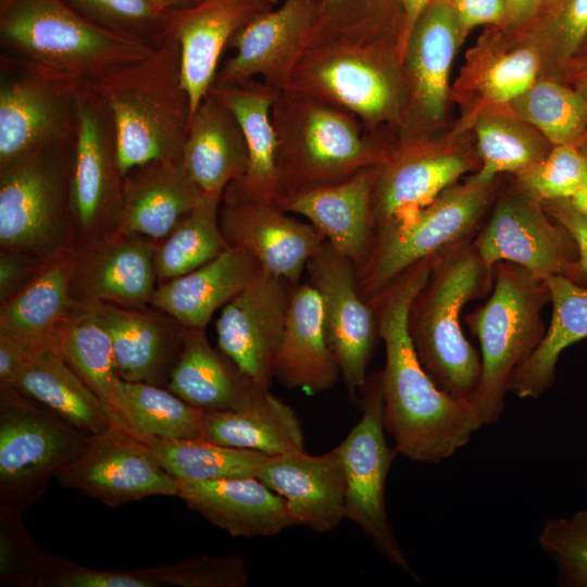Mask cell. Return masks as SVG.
<instances>
[{
	"mask_svg": "<svg viewBox=\"0 0 587 587\" xmlns=\"http://www.w3.org/2000/svg\"><path fill=\"white\" fill-rule=\"evenodd\" d=\"M437 260L417 264L369 302L386 353L380 372L385 429L399 454L423 463L448 459L483 426L471 401L452 397L433 382L409 332L411 303Z\"/></svg>",
	"mask_w": 587,
	"mask_h": 587,
	"instance_id": "cell-1",
	"label": "cell"
},
{
	"mask_svg": "<svg viewBox=\"0 0 587 587\" xmlns=\"http://www.w3.org/2000/svg\"><path fill=\"white\" fill-rule=\"evenodd\" d=\"M391 28L401 33L396 23L360 9L317 11L285 89L351 112L369 132L398 120L403 55L379 38L380 32Z\"/></svg>",
	"mask_w": 587,
	"mask_h": 587,
	"instance_id": "cell-2",
	"label": "cell"
},
{
	"mask_svg": "<svg viewBox=\"0 0 587 587\" xmlns=\"http://www.w3.org/2000/svg\"><path fill=\"white\" fill-rule=\"evenodd\" d=\"M88 84L110 112L123 176L147 162L183 155L191 113L179 47L172 35L166 34L148 57Z\"/></svg>",
	"mask_w": 587,
	"mask_h": 587,
	"instance_id": "cell-3",
	"label": "cell"
},
{
	"mask_svg": "<svg viewBox=\"0 0 587 587\" xmlns=\"http://www.w3.org/2000/svg\"><path fill=\"white\" fill-rule=\"evenodd\" d=\"M272 120L279 199L347 180L389 150L351 112L303 92L280 90Z\"/></svg>",
	"mask_w": 587,
	"mask_h": 587,
	"instance_id": "cell-4",
	"label": "cell"
},
{
	"mask_svg": "<svg viewBox=\"0 0 587 587\" xmlns=\"http://www.w3.org/2000/svg\"><path fill=\"white\" fill-rule=\"evenodd\" d=\"M492 283L494 270L471 240L436 261L410 307L409 332L421 364L437 387L458 399L471 401L482 375L480 354L465 338L460 315Z\"/></svg>",
	"mask_w": 587,
	"mask_h": 587,
	"instance_id": "cell-5",
	"label": "cell"
},
{
	"mask_svg": "<svg viewBox=\"0 0 587 587\" xmlns=\"http://www.w3.org/2000/svg\"><path fill=\"white\" fill-rule=\"evenodd\" d=\"M0 36L10 57L77 84L141 60L155 46L100 25L63 0H5Z\"/></svg>",
	"mask_w": 587,
	"mask_h": 587,
	"instance_id": "cell-6",
	"label": "cell"
},
{
	"mask_svg": "<svg viewBox=\"0 0 587 587\" xmlns=\"http://www.w3.org/2000/svg\"><path fill=\"white\" fill-rule=\"evenodd\" d=\"M547 302L545 279L520 265L499 262L494 266L491 295L465 317L480 347L482 375L471 402L483 425L500 419L514 372L542 339L541 310Z\"/></svg>",
	"mask_w": 587,
	"mask_h": 587,
	"instance_id": "cell-7",
	"label": "cell"
},
{
	"mask_svg": "<svg viewBox=\"0 0 587 587\" xmlns=\"http://www.w3.org/2000/svg\"><path fill=\"white\" fill-rule=\"evenodd\" d=\"M494 184L473 175L412 216L378 227L365 261L355 268L363 299L370 302L417 264L473 240L492 201Z\"/></svg>",
	"mask_w": 587,
	"mask_h": 587,
	"instance_id": "cell-8",
	"label": "cell"
},
{
	"mask_svg": "<svg viewBox=\"0 0 587 587\" xmlns=\"http://www.w3.org/2000/svg\"><path fill=\"white\" fill-rule=\"evenodd\" d=\"M73 135L0 166V246L48 262L77 246L70 207Z\"/></svg>",
	"mask_w": 587,
	"mask_h": 587,
	"instance_id": "cell-9",
	"label": "cell"
},
{
	"mask_svg": "<svg viewBox=\"0 0 587 587\" xmlns=\"http://www.w3.org/2000/svg\"><path fill=\"white\" fill-rule=\"evenodd\" d=\"M89 436L14 388H0V511L22 513Z\"/></svg>",
	"mask_w": 587,
	"mask_h": 587,
	"instance_id": "cell-10",
	"label": "cell"
},
{
	"mask_svg": "<svg viewBox=\"0 0 587 587\" xmlns=\"http://www.w3.org/2000/svg\"><path fill=\"white\" fill-rule=\"evenodd\" d=\"M68 186L77 245L118 229L124 176L113 123L105 103L88 83L76 96Z\"/></svg>",
	"mask_w": 587,
	"mask_h": 587,
	"instance_id": "cell-11",
	"label": "cell"
},
{
	"mask_svg": "<svg viewBox=\"0 0 587 587\" xmlns=\"http://www.w3.org/2000/svg\"><path fill=\"white\" fill-rule=\"evenodd\" d=\"M360 392L361 417L338 445L346 475L345 515L388 561L413 575L385 508V484L398 452L385 437L380 372L367 375Z\"/></svg>",
	"mask_w": 587,
	"mask_h": 587,
	"instance_id": "cell-12",
	"label": "cell"
},
{
	"mask_svg": "<svg viewBox=\"0 0 587 587\" xmlns=\"http://www.w3.org/2000/svg\"><path fill=\"white\" fill-rule=\"evenodd\" d=\"M82 85L2 55L0 166L72 137L76 96Z\"/></svg>",
	"mask_w": 587,
	"mask_h": 587,
	"instance_id": "cell-13",
	"label": "cell"
},
{
	"mask_svg": "<svg viewBox=\"0 0 587 587\" xmlns=\"http://www.w3.org/2000/svg\"><path fill=\"white\" fill-rule=\"evenodd\" d=\"M473 245L489 268L510 262L542 279L551 275L569 277L578 255L567 229L517 184L496 201Z\"/></svg>",
	"mask_w": 587,
	"mask_h": 587,
	"instance_id": "cell-14",
	"label": "cell"
},
{
	"mask_svg": "<svg viewBox=\"0 0 587 587\" xmlns=\"http://www.w3.org/2000/svg\"><path fill=\"white\" fill-rule=\"evenodd\" d=\"M305 271L307 282L321 298L328 346L338 361L349 399L355 402L379 337L374 309L358 289L355 265L326 240L310 258Z\"/></svg>",
	"mask_w": 587,
	"mask_h": 587,
	"instance_id": "cell-15",
	"label": "cell"
},
{
	"mask_svg": "<svg viewBox=\"0 0 587 587\" xmlns=\"http://www.w3.org/2000/svg\"><path fill=\"white\" fill-rule=\"evenodd\" d=\"M111 508L151 496H177L178 482L137 437L113 426L89 436L83 452L57 477Z\"/></svg>",
	"mask_w": 587,
	"mask_h": 587,
	"instance_id": "cell-16",
	"label": "cell"
},
{
	"mask_svg": "<svg viewBox=\"0 0 587 587\" xmlns=\"http://www.w3.org/2000/svg\"><path fill=\"white\" fill-rule=\"evenodd\" d=\"M295 285L262 271L216 320L218 350L258 387L268 390Z\"/></svg>",
	"mask_w": 587,
	"mask_h": 587,
	"instance_id": "cell-17",
	"label": "cell"
},
{
	"mask_svg": "<svg viewBox=\"0 0 587 587\" xmlns=\"http://www.w3.org/2000/svg\"><path fill=\"white\" fill-rule=\"evenodd\" d=\"M158 241L117 229L77 245L71 291L76 304L146 309L158 287Z\"/></svg>",
	"mask_w": 587,
	"mask_h": 587,
	"instance_id": "cell-18",
	"label": "cell"
},
{
	"mask_svg": "<svg viewBox=\"0 0 587 587\" xmlns=\"http://www.w3.org/2000/svg\"><path fill=\"white\" fill-rule=\"evenodd\" d=\"M288 214L275 202L223 192L218 220L229 247L247 251L263 271L297 285L326 238L311 223Z\"/></svg>",
	"mask_w": 587,
	"mask_h": 587,
	"instance_id": "cell-19",
	"label": "cell"
},
{
	"mask_svg": "<svg viewBox=\"0 0 587 587\" xmlns=\"http://www.w3.org/2000/svg\"><path fill=\"white\" fill-rule=\"evenodd\" d=\"M320 0H286L263 11L238 29L228 42L234 53L218 67L213 84L250 78L277 90L287 87L300 59Z\"/></svg>",
	"mask_w": 587,
	"mask_h": 587,
	"instance_id": "cell-20",
	"label": "cell"
},
{
	"mask_svg": "<svg viewBox=\"0 0 587 587\" xmlns=\"http://www.w3.org/2000/svg\"><path fill=\"white\" fill-rule=\"evenodd\" d=\"M473 163L465 154L423 142L389 149L376 165L373 191L374 232L404 220L454 185Z\"/></svg>",
	"mask_w": 587,
	"mask_h": 587,
	"instance_id": "cell-21",
	"label": "cell"
},
{
	"mask_svg": "<svg viewBox=\"0 0 587 587\" xmlns=\"http://www.w3.org/2000/svg\"><path fill=\"white\" fill-rule=\"evenodd\" d=\"M264 4L263 0H199L167 12L166 34L179 47L182 82L191 116L209 92L229 40L254 16L266 11Z\"/></svg>",
	"mask_w": 587,
	"mask_h": 587,
	"instance_id": "cell-22",
	"label": "cell"
},
{
	"mask_svg": "<svg viewBox=\"0 0 587 587\" xmlns=\"http://www.w3.org/2000/svg\"><path fill=\"white\" fill-rule=\"evenodd\" d=\"M257 477L285 499L297 525L326 533L346 519V475L338 446L320 455L304 450L268 455Z\"/></svg>",
	"mask_w": 587,
	"mask_h": 587,
	"instance_id": "cell-23",
	"label": "cell"
},
{
	"mask_svg": "<svg viewBox=\"0 0 587 587\" xmlns=\"http://www.w3.org/2000/svg\"><path fill=\"white\" fill-rule=\"evenodd\" d=\"M76 307L109 334L123 380L166 387L178 360L183 326L170 315L108 303Z\"/></svg>",
	"mask_w": 587,
	"mask_h": 587,
	"instance_id": "cell-24",
	"label": "cell"
},
{
	"mask_svg": "<svg viewBox=\"0 0 587 587\" xmlns=\"http://www.w3.org/2000/svg\"><path fill=\"white\" fill-rule=\"evenodd\" d=\"M376 166L341 183L280 198L285 212L308 218L341 255L358 268L374 236L373 191Z\"/></svg>",
	"mask_w": 587,
	"mask_h": 587,
	"instance_id": "cell-25",
	"label": "cell"
},
{
	"mask_svg": "<svg viewBox=\"0 0 587 587\" xmlns=\"http://www.w3.org/2000/svg\"><path fill=\"white\" fill-rule=\"evenodd\" d=\"M177 497L234 537H270L297 526L285 499L258 477L178 482Z\"/></svg>",
	"mask_w": 587,
	"mask_h": 587,
	"instance_id": "cell-26",
	"label": "cell"
},
{
	"mask_svg": "<svg viewBox=\"0 0 587 587\" xmlns=\"http://www.w3.org/2000/svg\"><path fill=\"white\" fill-rule=\"evenodd\" d=\"M203 193L187 172L183 155L138 165L124 176L118 229L160 241Z\"/></svg>",
	"mask_w": 587,
	"mask_h": 587,
	"instance_id": "cell-27",
	"label": "cell"
},
{
	"mask_svg": "<svg viewBox=\"0 0 587 587\" xmlns=\"http://www.w3.org/2000/svg\"><path fill=\"white\" fill-rule=\"evenodd\" d=\"M272 374L283 386L311 395L332 389L341 375L326 339L320 295L308 282L291 289Z\"/></svg>",
	"mask_w": 587,
	"mask_h": 587,
	"instance_id": "cell-28",
	"label": "cell"
},
{
	"mask_svg": "<svg viewBox=\"0 0 587 587\" xmlns=\"http://www.w3.org/2000/svg\"><path fill=\"white\" fill-rule=\"evenodd\" d=\"M210 91L222 99L236 116L248 150V165L243 176L230 183L224 193L276 203L280 192L272 108L280 90L261 79L250 78L212 84Z\"/></svg>",
	"mask_w": 587,
	"mask_h": 587,
	"instance_id": "cell-29",
	"label": "cell"
},
{
	"mask_svg": "<svg viewBox=\"0 0 587 587\" xmlns=\"http://www.w3.org/2000/svg\"><path fill=\"white\" fill-rule=\"evenodd\" d=\"M262 271L247 251L228 247L207 264L159 284L150 305L184 327L205 328L213 313L241 292Z\"/></svg>",
	"mask_w": 587,
	"mask_h": 587,
	"instance_id": "cell-30",
	"label": "cell"
},
{
	"mask_svg": "<svg viewBox=\"0 0 587 587\" xmlns=\"http://www.w3.org/2000/svg\"><path fill=\"white\" fill-rule=\"evenodd\" d=\"M463 36L447 2L433 0L405 45L403 67L413 105L429 122L445 112L451 64Z\"/></svg>",
	"mask_w": 587,
	"mask_h": 587,
	"instance_id": "cell-31",
	"label": "cell"
},
{
	"mask_svg": "<svg viewBox=\"0 0 587 587\" xmlns=\"http://www.w3.org/2000/svg\"><path fill=\"white\" fill-rule=\"evenodd\" d=\"M166 388L203 411L239 410L268 391L213 349L204 328L184 326L182 350Z\"/></svg>",
	"mask_w": 587,
	"mask_h": 587,
	"instance_id": "cell-32",
	"label": "cell"
},
{
	"mask_svg": "<svg viewBox=\"0 0 587 587\" xmlns=\"http://www.w3.org/2000/svg\"><path fill=\"white\" fill-rule=\"evenodd\" d=\"M76 250L77 246L48 261L29 284L1 303L0 333L30 351L51 348L58 329L76 308L71 291Z\"/></svg>",
	"mask_w": 587,
	"mask_h": 587,
	"instance_id": "cell-33",
	"label": "cell"
},
{
	"mask_svg": "<svg viewBox=\"0 0 587 587\" xmlns=\"http://www.w3.org/2000/svg\"><path fill=\"white\" fill-rule=\"evenodd\" d=\"M183 161L205 193L223 195L247 170L248 150L240 125L226 103L210 90L190 118Z\"/></svg>",
	"mask_w": 587,
	"mask_h": 587,
	"instance_id": "cell-34",
	"label": "cell"
},
{
	"mask_svg": "<svg viewBox=\"0 0 587 587\" xmlns=\"http://www.w3.org/2000/svg\"><path fill=\"white\" fill-rule=\"evenodd\" d=\"M50 349L97 396L114 425L139 439L107 330L76 307L58 329Z\"/></svg>",
	"mask_w": 587,
	"mask_h": 587,
	"instance_id": "cell-35",
	"label": "cell"
},
{
	"mask_svg": "<svg viewBox=\"0 0 587 587\" xmlns=\"http://www.w3.org/2000/svg\"><path fill=\"white\" fill-rule=\"evenodd\" d=\"M12 388L88 436L115 426L101 401L54 350H28Z\"/></svg>",
	"mask_w": 587,
	"mask_h": 587,
	"instance_id": "cell-36",
	"label": "cell"
},
{
	"mask_svg": "<svg viewBox=\"0 0 587 587\" xmlns=\"http://www.w3.org/2000/svg\"><path fill=\"white\" fill-rule=\"evenodd\" d=\"M545 283L552 303L549 327L510 383L509 391L523 399L542 396L555 380L562 351L587 338V286L564 275L548 276Z\"/></svg>",
	"mask_w": 587,
	"mask_h": 587,
	"instance_id": "cell-37",
	"label": "cell"
},
{
	"mask_svg": "<svg viewBox=\"0 0 587 587\" xmlns=\"http://www.w3.org/2000/svg\"><path fill=\"white\" fill-rule=\"evenodd\" d=\"M202 438L268 455L304 450L303 430L295 410L268 391L239 410L204 411Z\"/></svg>",
	"mask_w": 587,
	"mask_h": 587,
	"instance_id": "cell-38",
	"label": "cell"
},
{
	"mask_svg": "<svg viewBox=\"0 0 587 587\" xmlns=\"http://www.w3.org/2000/svg\"><path fill=\"white\" fill-rule=\"evenodd\" d=\"M151 455L177 482L257 477L268 454L199 439L145 436Z\"/></svg>",
	"mask_w": 587,
	"mask_h": 587,
	"instance_id": "cell-39",
	"label": "cell"
},
{
	"mask_svg": "<svg viewBox=\"0 0 587 587\" xmlns=\"http://www.w3.org/2000/svg\"><path fill=\"white\" fill-rule=\"evenodd\" d=\"M222 196L204 192L175 228L158 241L154 253L158 284L207 264L229 247L220 227Z\"/></svg>",
	"mask_w": 587,
	"mask_h": 587,
	"instance_id": "cell-40",
	"label": "cell"
},
{
	"mask_svg": "<svg viewBox=\"0 0 587 587\" xmlns=\"http://www.w3.org/2000/svg\"><path fill=\"white\" fill-rule=\"evenodd\" d=\"M508 104L516 118L536 128L552 146L579 148L587 136V100L564 82L536 79Z\"/></svg>",
	"mask_w": 587,
	"mask_h": 587,
	"instance_id": "cell-41",
	"label": "cell"
},
{
	"mask_svg": "<svg viewBox=\"0 0 587 587\" xmlns=\"http://www.w3.org/2000/svg\"><path fill=\"white\" fill-rule=\"evenodd\" d=\"M480 167L474 175L490 183L502 173L517 174L540 161L552 145L527 124L499 113L482 112L475 124Z\"/></svg>",
	"mask_w": 587,
	"mask_h": 587,
	"instance_id": "cell-42",
	"label": "cell"
},
{
	"mask_svg": "<svg viewBox=\"0 0 587 587\" xmlns=\"http://www.w3.org/2000/svg\"><path fill=\"white\" fill-rule=\"evenodd\" d=\"M517 29L569 78L587 52V0H542Z\"/></svg>",
	"mask_w": 587,
	"mask_h": 587,
	"instance_id": "cell-43",
	"label": "cell"
},
{
	"mask_svg": "<svg viewBox=\"0 0 587 587\" xmlns=\"http://www.w3.org/2000/svg\"><path fill=\"white\" fill-rule=\"evenodd\" d=\"M123 388L139 435L173 439L203 436L204 411L166 387L123 380Z\"/></svg>",
	"mask_w": 587,
	"mask_h": 587,
	"instance_id": "cell-44",
	"label": "cell"
},
{
	"mask_svg": "<svg viewBox=\"0 0 587 587\" xmlns=\"http://www.w3.org/2000/svg\"><path fill=\"white\" fill-rule=\"evenodd\" d=\"M50 559L26 528L22 513L0 511L1 587H41Z\"/></svg>",
	"mask_w": 587,
	"mask_h": 587,
	"instance_id": "cell-45",
	"label": "cell"
},
{
	"mask_svg": "<svg viewBox=\"0 0 587 587\" xmlns=\"http://www.w3.org/2000/svg\"><path fill=\"white\" fill-rule=\"evenodd\" d=\"M538 544L554 563L559 585L587 587V510L546 521Z\"/></svg>",
	"mask_w": 587,
	"mask_h": 587,
	"instance_id": "cell-46",
	"label": "cell"
},
{
	"mask_svg": "<svg viewBox=\"0 0 587 587\" xmlns=\"http://www.w3.org/2000/svg\"><path fill=\"white\" fill-rule=\"evenodd\" d=\"M515 175L516 184L540 201L571 199L587 175V158L576 146L555 145Z\"/></svg>",
	"mask_w": 587,
	"mask_h": 587,
	"instance_id": "cell-47",
	"label": "cell"
},
{
	"mask_svg": "<svg viewBox=\"0 0 587 587\" xmlns=\"http://www.w3.org/2000/svg\"><path fill=\"white\" fill-rule=\"evenodd\" d=\"M139 570L159 587H245L248 584L245 562L233 554H202L173 565L162 564Z\"/></svg>",
	"mask_w": 587,
	"mask_h": 587,
	"instance_id": "cell-48",
	"label": "cell"
},
{
	"mask_svg": "<svg viewBox=\"0 0 587 587\" xmlns=\"http://www.w3.org/2000/svg\"><path fill=\"white\" fill-rule=\"evenodd\" d=\"M530 47L532 43L520 46L488 63L477 83L485 101L491 104L509 103L537 79L541 57Z\"/></svg>",
	"mask_w": 587,
	"mask_h": 587,
	"instance_id": "cell-49",
	"label": "cell"
},
{
	"mask_svg": "<svg viewBox=\"0 0 587 587\" xmlns=\"http://www.w3.org/2000/svg\"><path fill=\"white\" fill-rule=\"evenodd\" d=\"M105 27L157 45L166 35V11L147 0H73Z\"/></svg>",
	"mask_w": 587,
	"mask_h": 587,
	"instance_id": "cell-50",
	"label": "cell"
},
{
	"mask_svg": "<svg viewBox=\"0 0 587 587\" xmlns=\"http://www.w3.org/2000/svg\"><path fill=\"white\" fill-rule=\"evenodd\" d=\"M41 587H159L139 569L98 570L51 554Z\"/></svg>",
	"mask_w": 587,
	"mask_h": 587,
	"instance_id": "cell-51",
	"label": "cell"
},
{
	"mask_svg": "<svg viewBox=\"0 0 587 587\" xmlns=\"http://www.w3.org/2000/svg\"><path fill=\"white\" fill-rule=\"evenodd\" d=\"M546 212L572 235L577 260L570 274L574 282L587 286V216L577 211L570 199L541 201Z\"/></svg>",
	"mask_w": 587,
	"mask_h": 587,
	"instance_id": "cell-52",
	"label": "cell"
},
{
	"mask_svg": "<svg viewBox=\"0 0 587 587\" xmlns=\"http://www.w3.org/2000/svg\"><path fill=\"white\" fill-rule=\"evenodd\" d=\"M46 264L47 262L38 259L1 249L0 302L3 303L16 295L39 274Z\"/></svg>",
	"mask_w": 587,
	"mask_h": 587,
	"instance_id": "cell-53",
	"label": "cell"
},
{
	"mask_svg": "<svg viewBox=\"0 0 587 587\" xmlns=\"http://www.w3.org/2000/svg\"><path fill=\"white\" fill-rule=\"evenodd\" d=\"M463 36L479 25L504 26L507 0H449L447 2Z\"/></svg>",
	"mask_w": 587,
	"mask_h": 587,
	"instance_id": "cell-54",
	"label": "cell"
},
{
	"mask_svg": "<svg viewBox=\"0 0 587 587\" xmlns=\"http://www.w3.org/2000/svg\"><path fill=\"white\" fill-rule=\"evenodd\" d=\"M27 351L16 339L0 333V388H12Z\"/></svg>",
	"mask_w": 587,
	"mask_h": 587,
	"instance_id": "cell-55",
	"label": "cell"
},
{
	"mask_svg": "<svg viewBox=\"0 0 587 587\" xmlns=\"http://www.w3.org/2000/svg\"><path fill=\"white\" fill-rule=\"evenodd\" d=\"M542 0H507L504 29H517L537 11Z\"/></svg>",
	"mask_w": 587,
	"mask_h": 587,
	"instance_id": "cell-56",
	"label": "cell"
},
{
	"mask_svg": "<svg viewBox=\"0 0 587 587\" xmlns=\"http://www.w3.org/2000/svg\"><path fill=\"white\" fill-rule=\"evenodd\" d=\"M433 0H399L403 14L402 46L403 52L408 38L422 12Z\"/></svg>",
	"mask_w": 587,
	"mask_h": 587,
	"instance_id": "cell-57",
	"label": "cell"
},
{
	"mask_svg": "<svg viewBox=\"0 0 587 587\" xmlns=\"http://www.w3.org/2000/svg\"><path fill=\"white\" fill-rule=\"evenodd\" d=\"M163 11L184 9L197 3L199 0H147Z\"/></svg>",
	"mask_w": 587,
	"mask_h": 587,
	"instance_id": "cell-58",
	"label": "cell"
},
{
	"mask_svg": "<svg viewBox=\"0 0 587 587\" xmlns=\"http://www.w3.org/2000/svg\"><path fill=\"white\" fill-rule=\"evenodd\" d=\"M570 200L577 211L587 216V175L582 186Z\"/></svg>",
	"mask_w": 587,
	"mask_h": 587,
	"instance_id": "cell-59",
	"label": "cell"
},
{
	"mask_svg": "<svg viewBox=\"0 0 587 587\" xmlns=\"http://www.w3.org/2000/svg\"><path fill=\"white\" fill-rule=\"evenodd\" d=\"M569 80L573 84L572 86L578 90L584 98L587 100V66L575 72Z\"/></svg>",
	"mask_w": 587,
	"mask_h": 587,
	"instance_id": "cell-60",
	"label": "cell"
},
{
	"mask_svg": "<svg viewBox=\"0 0 587 587\" xmlns=\"http://www.w3.org/2000/svg\"><path fill=\"white\" fill-rule=\"evenodd\" d=\"M344 0H320V4L319 7L321 9H326V8H330V7H334L340 2H342Z\"/></svg>",
	"mask_w": 587,
	"mask_h": 587,
	"instance_id": "cell-61",
	"label": "cell"
},
{
	"mask_svg": "<svg viewBox=\"0 0 587 587\" xmlns=\"http://www.w3.org/2000/svg\"><path fill=\"white\" fill-rule=\"evenodd\" d=\"M587 66V52L586 54L584 55V58L582 59V61L577 64V66L575 67V70L572 72V74H574L575 72H577L578 70L583 68Z\"/></svg>",
	"mask_w": 587,
	"mask_h": 587,
	"instance_id": "cell-62",
	"label": "cell"
},
{
	"mask_svg": "<svg viewBox=\"0 0 587 587\" xmlns=\"http://www.w3.org/2000/svg\"><path fill=\"white\" fill-rule=\"evenodd\" d=\"M579 149L582 150V152L586 155L587 158V136L584 140V142L580 145Z\"/></svg>",
	"mask_w": 587,
	"mask_h": 587,
	"instance_id": "cell-63",
	"label": "cell"
},
{
	"mask_svg": "<svg viewBox=\"0 0 587 587\" xmlns=\"http://www.w3.org/2000/svg\"><path fill=\"white\" fill-rule=\"evenodd\" d=\"M436 1L448 2L449 0H436Z\"/></svg>",
	"mask_w": 587,
	"mask_h": 587,
	"instance_id": "cell-64",
	"label": "cell"
}]
</instances>
